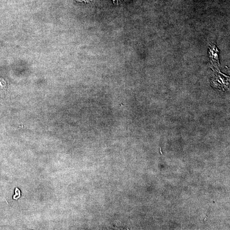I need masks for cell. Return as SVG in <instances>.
Returning a JSON list of instances; mask_svg holds the SVG:
<instances>
[{
	"label": "cell",
	"instance_id": "2",
	"mask_svg": "<svg viewBox=\"0 0 230 230\" xmlns=\"http://www.w3.org/2000/svg\"><path fill=\"white\" fill-rule=\"evenodd\" d=\"M15 194L13 196V199H18L21 196L20 190L18 188H16L15 190Z\"/></svg>",
	"mask_w": 230,
	"mask_h": 230
},
{
	"label": "cell",
	"instance_id": "3",
	"mask_svg": "<svg viewBox=\"0 0 230 230\" xmlns=\"http://www.w3.org/2000/svg\"><path fill=\"white\" fill-rule=\"evenodd\" d=\"M77 1H84L85 2H87L88 3L89 2L91 1H92V0H77Z\"/></svg>",
	"mask_w": 230,
	"mask_h": 230
},
{
	"label": "cell",
	"instance_id": "1",
	"mask_svg": "<svg viewBox=\"0 0 230 230\" xmlns=\"http://www.w3.org/2000/svg\"><path fill=\"white\" fill-rule=\"evenodd\" d=\"M6 88V84L5 82L3 79H0V92L1 93H4Z\"/></svg>",
	"mask_w": 230,
	"mask_h": 230
}]
</instances>
